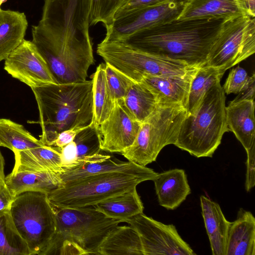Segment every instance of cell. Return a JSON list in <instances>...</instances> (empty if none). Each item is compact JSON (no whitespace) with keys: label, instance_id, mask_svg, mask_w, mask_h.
I'll return each mask as SVG.
<instances>
[{"label":"cell","instance_id":"cell-1","mask_svg":"<svg viewBox=\"0 0 255 255\" xmlns=\"http://www.w3.org/2000/svg\"><path fill=\"white\" fill-rule=\"evenodd\" d=\"M90 0H44L32 27V41L56 84L84 82L94 64L90 35Z\"/></svg>","mask_w":255,"mask_h":255},{"label":"cell","instance_id":"cell-2","mask_svg":"<svg viewBox=\"0 0 255 255\" xmlns=\"http://www.w3.org/2000/svg\"><path fill=\"white\" fill-rule=\"evenodd\" d=\"M226 20L177 18L141 30L120 41L145 53L200 67L206 65Z\"/></svg>","mask_w":255,"mask_h":255},{"label":"cell","instance_id":"cell-3","mask_svg":"<svg viewBox=\"0 0 255 255\" xmlns=\"http://www.w3.org/2000/svg\"><path fill=\"white\" fill-rule=\"evenodd\" d=\"M93 82L48 84L31 88L37 103L40 141L53 146L58 134L93 122Z\"/></svg>","mask_w":255,"mask_h":255},{"label":"cell","instance_id":"cell-4","mask_svg":"<svg viewBox=\"0 0 255 255\" xmlns=\"http://www.w3.org/2000/svg\"><path fill=\"white\" fill-rule=\"evenodd\" d=\"M225 99L218 81L205 93L194 113L187 115L174 145L196 157H212L224 134L229 131Z\"/></svg>","mask_w":255,"mask_h":255},{"label":"cell","instance_id":"cell-5","mask_svg":"<svg viewBox=\"0 0 255 255\" xmlns=\"http://www.w3.org/2000/svg\"><path fill=\"white\" fill-rule=\"evenodd\" d=\"M53 207L56 221V232L42 255H58L60 248L64 243L74 245L82 255H99V248L104 240L121 223L107 217L94 207Z\"/></svg>","mask_w":255,"mask_h":255},{"label":"cell","instance_id":"cell-6","mask_svg":"<svg viewBox=\"0 0 255 255\" xmlns=\"http://www.w3.org/2000/svg\"><path fill=\"white\" fill-rule=\"evenodd\" d=\"M158 173L149 168L141 172L113 171L86 176L64 184L48 193L54 207L78 208L94 206L113 196L136 188L139 183L153 180Z\"/></svg>","mask_w":255,"mask_h":255},{"label":"cell","instance_id":"cell-7","mask_svg":"<svg viewBox=\"0 0 255 255\" xmlns=\"http://www.w3.org/2000/svg\"><path fill=\"white\" fill-rule=\"evenodd\" d=\"M187 114L182 104L159 101L153 112L141 123L133 144L121 154L128 161L143 166L155 161L164 147L174 144Z\"/></svg>","mask_w":255,"mask_h":255},{"label":"cell","instance_id":"cell-8","mask_svg":"<svg viewBox=\"0 0 255 255\" xmlns=\"http://www.w3.org/2000/svg\"><path fill=\"white\" fill-rule=\"evenodd\" d=\"M13 224L31 255H42L56 229L54 208L48 193L25 191L14 197L9 211Z\"/></svg>","mask_w":255,"mask_h":255},{"label":"cell","instance_id":"cell-9","mask_svg":"<svg viewBox=\"0 0 255 255\" xmlns=\"http://www.w3.org/2000/svg\"><path fill=\"white\" fill-rule=\"evenodd\" d=\"M97 53L108 63L134 81L151 75L166 77L181 75L196 68L188 64L136 49L117 40L103 39Z\"/></svg>","mask_w":255,"mask_h":255},{"label":"cell","instance_id":"cell-10","mask_svg":"<svg viewBox=\"0 0 255 255\" xmlns=\"http://www.w3.org/2000/svg\"><path fill=\"white\" fill-rule=\"evenodd\" d=\"M255 52V18L241 15L225 21L206 65L226 71Z\"/></svg>","mask_w":255,"mask_h":255},{"label":"cell","instance_id":"cell-11","mask_svg":"<svg viewBox=\"0 0 255 255\" xmlns=\"http://www.w3.org/2000/svg\"><path fill=\"white\" fill-rule=\"evenodd\" d=\"M124 222L138 234L143 255H196L172 224H164L143 213L128 219Z\"/></svg>","mask_w":255,"mask_h":255},{"label":"cell","instance_id":"cell-12","mask_svg":"<svg viewBox=\"0 0 255 255\" xmlns=\"http://www.w3.org/2000/svg\"><path fill=\"white\" fill-rule=\"evenodd\" d=\"M188 0H172L128 12L106 28L104 39L121 41L141 30L177 19Z\"/></svg>","mask_w":255,"mask_h":255},{"label":"cell","instance_id":"cell-13","mask_svg":"<svg viewBox=\"0 0 255 255\" xmlns=\"http://www.w3.org/2000/svg\"><path fill=\"white\" fill-rule=\"evenodd\" d=\"M4 60V70L31 88L56 84L45 60L32 41L24 39Z\"/></svg>","mask_w":255,"mask_h":255},{"label":"cell","instance_id":"cell-14","mask_svg":"<svg viewBox=\"0 0 255 255\" xmlns=\"http://www.w3.org/2000/svg\"><path fill=\"white\" fill-rule=\"evenodd\" d=\"M140 125L131 116L123 100L115 101L108 118L97 126L101 150L121 153L133 144Z\"/></svg>","mask_w":255,"mask_h":255},{"label":"cell","instance_id":"cell-15","mask_svg":"<svg viewBox=\"0 0 255 255\" xmlns=\"http://www.w3.org/2000/svg\"><path fill=\"white\" fill-rule=\"evenodd\" d=\"M226 113L229 131L248 150L255 143L254 100H233L226 107Z\"/></svg>","mask_w":255,"mask_h":255},{"label":"cell","instance_id":"cell-16","mask_svg":"<svg viewBox=\"0 0 255 255\" xmlns=\"http://www.w3.org/2000/svg\"><path fill=\"white\" fill-rule=\"evenodd\" d=\"M153 181L159 205L168 210L176 209L191 193L187 175L182 169L158 173Z\"/></svg>","mask_w":255,"mask_h":255},{"label":"cell","instance_id":"cell-17","mask_svg":"<svg viewBox=\"0 0 255 255\" xmlns=\"http://www.w3.org/2000/svg\"><path fill=\"white\" fill-rule=\"evenodd\" d=\"M61 147L42 145L33 148L15 151L14 171L54 172L61 173Z\"/></svg>","mask_w":255,"mask_h":255},{"label":"cell","instance_id":"cell-18","mask_svg":"<svg viewBox=\"0 0 255 255\" xmlns=\"http://www.w3.org/2000/svg\"><path fill=\"white\" fill-rule=\"evenodd\" d=\"M199 68H194L178 75L166 77L145 75L140 81L146 84L157 94L159 101L179 103L186 108L191 83Z\"/></svg>","mask_w":255,"mask_h":255},{"label":"cell","instance_id":"cell-19","mask_svg":"<svg viewBox=\"0 0 255 255\" xmlns=\"http://www.w3.org/2000/svg\"><path fill=\"white\" fill-rule=\"evenodd\" d=\"M226 255H255V218L251 212L240 208L231 222Z\"/></svg>","mask_w":255,"mask_h":255},{"label":"cell","instance_id":"cell-20","mask_svg":"<svg viewBox=\"0 0 255 255\" xmlns=\"http://www.w3.org/2000/svg\"><path fill=\"white\" fill-rule=\"evenodd\" d=\"M5 184L14 197L30 191L49 193L64 185L59 173L13 170L5 176Z\"/></svg>","mask_w":255,"mask_h":255},{"label":"cell","instance_id":"cell-21","mask_svg":"<svg viewBox=\"0 0 255 255\" xmlns=\"http://www.w3.org/2000/svg\"><path fill=\"white\" fill-rule=\"evenodd\" d=\"M202 215L213 255H226L228 232L231 222L225 218L220 205L208 197H200Z\"/></svg>","mask_w":255,"mask_h":255},{"label":"cell","instance_id":"cell-22","mask_svg":"<svg viewBox=\"0 0 255 255\" xmlns=\"http://www.w3.org/2000/svg\"><path fill=\"white\" fill-rule=\"evenodd\" d=\"M27 26L24 12L0 8V62L23 41Z\"/></svg>","mask_w":255,"mask_h":255},{"label":"cell","instance_id":"cell-23","mask_svg":"<svg viewBox=\"0 0 255 255\" xmlns=\"http://www.w3.org/2000/svg\"><path fill=\"white\" fill-rule=\"evenodd\" d=\"M149 168L141 166L130 161L113 160L111 156L84 162L74 168L65 169L60 173L64 184L86 176L113 171L141 172Z\"/></svg>","mask_w":255,"mask_h":255},{"label":"cell","instance_id":"cell-24","mask_svg":"<svg viewBox=\"0 0 255 255\" xmlns=\"http://www.w3.org/2000/svg\"><path fill=\"white\" fill-rule=\"evenodd\" d=\"M244 15L234 0H188L178 18H221Z\"/></svg>","mask_w":255,"mask_h":255},{"label":"cell","instance_id":"cell-25","mask_svg":"<svg viewBox=\"0 0 255 255\" xmlns=\"http://www.w3.org/2000/svg\"><path fill=\"white\" fill-rule=\"evenodd\" d=\"M94 207L107 217L121 222L143 213L144 209L136 188L111 197Z\"/></svg>","mask_w":255,"mask_h":255},{"label":"cell","instance_id":"cell-26","mask_svg":"<svg viewBox=\"0 0 255 255\" xmlns=\"http://www.w3.org/2000/svg\"><path fill=\"white\" fill-rule=\"evenodd\" d=\"M99 255H143V253L136 232L129 225H118L101 245Z\"/></svg>","mask_w":255,"mask_h":255},{"label":"cell","instance_id":"cell-27","mask_svg":"<svg viewBox=\"0 0 255 255\" xmlns=\"http://www.w3.org/2000/svg\"><path fill=\"white\" fill-rule=\"evenodd\" d=\"M123 101L133 118L141 123L154 110L159 98L157 94L146 84L133 81Z\"/></svg>","mask_w":255,"mask_h":255},{"label":"cell","instance_id":"cell-28","mask_svg":"<svg viewBox=\"0 0 255 255\" xmlns=\"http://www.w3.org/2000/svg\"><path fill=\"white\" fill-rule=\"evenodd\" d=\"M93 123L98 126L107 120L115 106L105 72V64H100L92 77Z\"/></svg>","mask_w":255,"mask_h":255},{"label":"cell","instance_id":"cell-29","mask_svg":"<svg viewBox=\"0 0 255 255\" xmlns=\"http://www.w3.org/2000/svg\"><path fill=\"white\" fill-rule=\"evenodd\" d=\"M42 145L40 140L31 134L22 125L9 119L0 118V146L8 148L14 152Z\"/></svg>","mask_w":255,"mask_h":255},{"label":"cell","instance_id":"cell-30","mask_svg":"<svg viewBox=\"0 0 255 255\" xmlns=\"http://www.w3.org/2000/svg\"><path fill=\"white\" fill-rule=\"evenodd\" d=\"M225 71L212 66L199 67L191 83L186 109L192 114L200 104L207 91L220 80Z\"/></svg>","mask_w":255,"mask_h":255},{"label":"cell","instance_id":"cell-31","mask_svg":"<svg viewBox=\"0 0 255 255\" xmlns=\"http://www.w3.org/2000/svg\"><path fill=\"white\" fill-rule=\"evenodd\" d=\"M0 255H31L9 212L0 216Z\"/></svg>","mask_w":255,"mask_h":255},{"label":"cell","instance_id":"cell-32","mask_svg":"<svg viewBox=\"0 0 255 255\" xmlns=\"http://www.w3.org/2000/svg\"><path fill=\"white\" fill-rule=\"evenodd\" d=\"M73 141L76 145L79 165L93 160L102 150L97 126L93 122L79 131Z\"/></svg>","mask_w":255,"mask_h":255},{"label":"cell","instance_id":"cell-33","mask_svg":"<svg viewBox=\"0 0 255 255\" xmlns=\"http://www.w3.org/2000/svg\"><path fill=\"white\" fill-rule=\"evenodd\" d=\"M129 0H90V25L103 23L106 27L114 21L119 9Z\"/></svg>","mask_w":255,"mask_h":255},{"label":"cell","instance_id":"cell-34","mask_svg":"<svg viewBox=\"0 0 255 255\" xmlns=\"http://www.w3.org/2000/svg\"><path fill=\"white\" fill-rule=\"evenodd\" d=\"M105 72L114 100H123L134 81L108 63L105 64Z\"/></svg>","mask_w":255,"mask_h":255},{"label":"cell","instance_id":"cell-35","mask_svg":"<svg viewBox=\"0 0 255 255\" xmlns=\"http://www.w3.org/2000/svg\"><path fill=\"white\" fill-rule=\"evenodd\" d=\"M255 80V73L249 76L246 70L237 66L233 68L225 81L223 88L225 93L240 94L245 90L250 84Z\"/></svg>","mask_w":255,"mask_h":255},{"label":"cell","instance_id":"cell-36","mask_svg":"<svg viewBox=\"0 0 255 255\" xmlns=\"http://www.w3.org/2000/svg\"><path fill=\"white\" fill-rule=\"evenodd\" d=\"M61 159L62 167L64 170L74 168L79 165L76 145L74 141L61 147Z\"/></svg>","mask_w":255,"mask_h":255},{"label":"cell","instance_id":"cell-37","mask_svg":"<svg viewBox=\"0 0 255 255\" xmlns=\"http://www.w3.org/2000/svg\"><path fill=\"white\" fill-rule=\"evenodd\" d=\"M246 151L247 171L245 186L246 190L249 192L255 185V143Z\"/></svg>","mask_w":255,"mask_h":255},{"label":"cell","instance_id":"cell-38","mask_svg":"<svg viewBox=\"0 0 255 255\" xmlns=\"http://www.w3.org/2000/svg\"><path fill=\"white\" fill-rule=\"evenodd\" d=\"M171 0H129L117 12L115 18L135 9L161 4Z\"/></svg>","mask_w":255,"mask_h":255},{"label":"cell","instance_id":"cell-39","mask_svg":"<svg viewBox=\"0 0 255 255\" xmlns=\"http://www.w3.org/2000/svg\"><path fill=\"white\" fill-rule=\"evenodd\" d=\"M14 197L5 184L0 186V216L9 211Z\"/></svg>","mask_w":255,"mask_h":255},{"label":"cell","instance_id":"cell-40","mask_svg":"<svg viewBox=\"0 0 255 255\" xmlns=\"http://www.w3.org/2000/svg\"><path fill=\"white\" fill-rule=\"evenodd\" d=\"M84 128L70 129L61 132L56 138L53 146L63 147L73 141L77 133Z\"/></svg>","mask_w":255,"mask_h":255},{"label":"cell","instance_id":"cell-41","mask_svg":"<svg viewBox=\"0 0 255 255\" xmlns=\"http://www.w3.org/2000/svg\"><path fill=\"white\" fill-rule=\"evenodd\" d=\"M244 15L255 16V0H234Z\"/></svg>","mask_w":255,"mask_h":255},{"label":"cell","instance_id":"cell-42","mask_svg":"<svg viewBox=\"0 0 255 255\" xmlns=\"http://www.w3.org/2000/svg\"><path fill=\"white\" fill-rule=\"evenodd\" d=\"M255 82L253 81L249 87L243 92L240 93L238 96L234 100H241L245 99H251L254 100L255 98Z\"/></svg>","mask_w":255,"mask_h":255},{"label":"cell","instance_id":"cell-43","mask_svg":"<svg viewBox=\"0 0 255 255\" xmlns=\"http://www.w3.org/2000/svg\"><path fill=\"white\" fill-rule=\"evenodd\" d=\"M4 159L0 151V186L5 184Z\"/></svg>","mask_w":255,"mask_h":255},{"label":"cell","instance_id":"cell-44","mask_svg":"<svg viewBox=\"0 0 255 255\" xmlns=\"http://www.w3.org/2000/svg\"><path fill=\"white\" fill-rule=\"evenodd\" d=\"M6 0H0V7L1 5L3 3L5 2Z\"/></svg>","mask_w":255,"mask_h":255}]
</instances>
